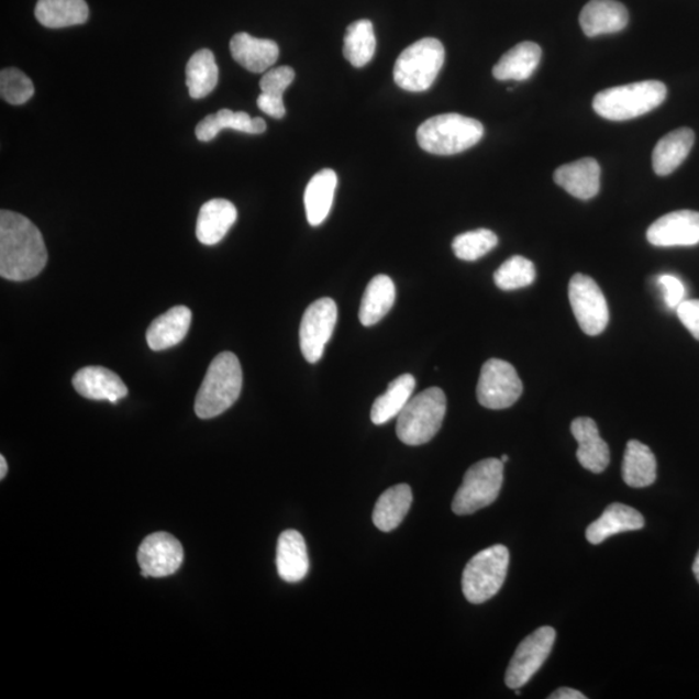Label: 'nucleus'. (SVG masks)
<instances>
[{"mask_svg":"<svg viewBox=\"0 0 699 699\" xmlns=\"http://www.w3.org/2000/svg\"><path fill=\"white\" fill-rule=\"evenodd\" d=\"M48 260L45 238L36 225L14 211H0V275L26 281L38 276Z\"/></svg>","mask_w":699,"mask_h":699,"instance_id":"nucleus-1","label":"nucleus"},{"mask_svg":"<svg viewBox=\"0 0 699 699\" xmlns=\"http://www.w3.org/2000/svg\"><path fill=\"white\" fill-rule=\"evenodd\" d=\"M242 389L243 369L237 356L230 352L215 356L196 397V414L203 420L220 417L236 403Z\"/></svg>","mask_w":699,"mask_h":699,"instance_id":"nucleus-2","label":"nucleus"},{"mask_svg":"<svg viewBox=\"0 0 699 699\" xmlns=\"http://www.w3.org/2000/svg\"><path fill=\"white\" fill-rule=\"evenodd\" d=\"M482 123L456 113L441 114L426 120L418 130L422 149L436 156L457 155L475 147L482 140Z\"/></svg>","mask_w":699,"mask_h":699,"instance_id":"nucleus-3","label":"nucleus"},{"mask_svg":"<svg viewBox=\"0 0 699 699\" xmlns=\"http://www.w3.org/2000/svg\"><path fill=\"white\" fill-rule=\"evenodd\" d=\"M667 97V87L659 81H643L611 87L596 95L595 112L610 121L637 119L658 108Z\"/></svg>","mask_w":699,"mask_h":699,"instance_id":"nucleus-4","label":"nucleus"},{"mask_svg":"<svg viewBox=\"0 0 699 699\" xmlns=\"http://www.w3.org/2000/svg\"><path fill=\"white\" fill-rule=\"evenodd\" d=\"M447 399L440 388L421 391L398 414L397 435L407 446L431 442L446 417Z\"/></svg>","mask_w":699,"mask_h":699,"instance_id":"nucleus-5","label":"nucleus"},{"mask_svg":"<svg viewBox=\"0 0 699 699\" xmlns=\"http://www.w3.org/2000/svg\"><path fill=\"white\" fill-rule=\"evenodd\" d=\"M444 47L435 38L413 43L399 55L395 67V81L400 89L422 92L431 89L444 64Z\"/></svg>","mask_w":699,"mask_h":699,"instance_id":"nucleus-6","label":"nucleus"},{"mask_svg":"<svg viewBox=\"0 0 699 699\" xmlns=\"http://www.w3.org/2000/svg\"><path fill=\"white\" fill-rule=\"evenodd\" d=\"M509 566V551L493 545L477 553L463 573V593L471 603H484L498 595L504 585Z\"/></svg>","mask_w":699,"mask_h":699,"instance_id":"nucleus-7","label":"nucleus"},{"mask_svg":"<svg viewBox=\"0 0 699 699\" xmlns=\"http://www.w3.org/2000/svg\"><path fill=\"white\" fill-rule=\"evenodd\" d=\"M502 480H504V463L499 458H486L471 465L465 473L461 489L455 495L454 513L468 515L491 506L499 497Z\"/></svg>","mask_w":699,"mask_h":699,"instance_id":"nucleus-8","label":"nucleus"},{"mask_svg":"<svg viewBox=\"0 0 699 699\" xmlns=\"http://www.w3.org/2000/svg\"><path fill=\"white\" fill-rule=\"evenodd\" d=\"M523 385L511 363L490 359L480 369L477 398L489 410H506L520 399Z\"/></svg>","mask_w":699,"mask_h":699,"instance_id":"nucleus-9","label":"nucleus"},{"mask_svg":"<svg viewBox=\"0 0 699 699\" xmlns=\"http://www.w3.org/2000/svg\"><path fill=\"white\" fill-rule=\"evenodd\" d=\"M569 298L575 319L588 336H599L609 324L606 296L587 275L575 274L569 284Z\"/></svg>","mask_w":699,"mask_h":699,"instance_id":"nucleus-10","label":"nucleus"},{"mask_svg":"<svg viewBox=\"0 0 699 699\" xmlns=\"http://www.w3.org/2000/svg\"><path fill=\"white\" fill-rule=\"evenodd\" d=\"M556 631L548 625L537 629L524 639L509 664L506 674L508 688L521 689L526 686L539 669L548 659L553 644H555Z\"/></svg>","mask_w":699,"mask_h":699,"instance_id":"nucleus-11","label":"nucleus"},{"mask_svg":"<svg viewBox=\"0 0 699 699\" xmlns=\"http://www.w3.org/2000/svg\"><path fill=\"white\" fill-rule=\"evenodd\" d=\"M337 318V304L328 297L320 298L304 311L300 326V345L306 360L314 364L322 359Z\"/></svg>","mask_w":699,"mask_h":699,"instance_id":"nucleus-12","label":"nucleus"},{"mask_svg":"<svg viewBox=\"0 0 699 699\" xmlns=\"http://www.w3.org/2000/svg\"><path fill=\"white\" fill-rule=\"evenodd\" d=\"M185 552L177 537L156 533L144 539L137 551L144 578H166L177 573L184 564Z\"/></svg>","mask_w":699,"mask_h":699,"instance_id":"nucleus-13","label":"nucleus"},{"mask_svg":"<svg viewBox=\"0 0 699 699\" xmlns=\"http://www.w3.org/2000/svg\"><path fill=\"white\" fill-rule=\"evenodd\" d=\"M654 246H695L699 244V213L694 210L673 211L655 221L646 232Z\"/></svg>","mask_w":699,"mask_h":699,"instance_id":"nucleus-14","label":"nucleus"},{"mask_svg":"<svg viewBox=\"0 0 699 699\" xmlns=\"http://www.w3.org/2000/svg\"><path fill=\"white\" fill-rule=\"evenodd\" d=\"M73 386L79 396L91 400H107L116 404L127 397V386L119 375L104 367H85L73 377Z\"/></svg>","mask_w":699,"mask_h":699,"instance_id":"nucleus-15","label":"nucleus"},{"mask_svg":"<svg viewBox=\"0 0 699 699\" xmlns=\"http://www.w3.org/2000/svg\"><path fill=\"white\" fill-rule=\"evenodd\" d=\"M572 433L578 442L577 458L582 468L600 475L610 463V450L603 441L596 422L589 418L573 421Z\"/></svg>","mask_w":699,"mask_h":699,"instance_id":"nucleus-16","label":"nucleus"},{"mask_svg":"<svg viewBox=\"0 0 699 699\" xmlns=\"http://www.w3.org/2000/svg\"><path fill=\"white\" fill-rule=\"evenodd\" d=\"M601 167L595 158L558 167L553 175L556 185L579 200H591L600 191Z\"/></svg>","mask_w":699,"mask_h":699,"instance_id":"nucleus-17","label":"nucleus"},{"mask_svg":"<svg viewBox=\"0 0 699 699\" xmlns=\"http://www.w3.org/2000/svg\"><path fill=\"white\" fill-rule=\"evenodd\" d=\"M580 26L587 36L614 34L629 25V11L615 0H591L580 13Z\"/></svg>","mask_w":699,"mask_h":699,"instance_id":"nucleus-18","label":"nucleus"},{"mask_svg":"<svg viewBox=\"0 0 699 699\" xmlns=\"http://www.w3.org/2000/svg\"><path fill=\"white\" fill-rule=\"evenodd\" d=\"M644 526V517L635 508L614 502L606 509L600 519L589 524L586 536L589 543L597 545L611 536L641 530Z\"/></svg>","mask_w":699,"mask_h":699,"instance_id":"nucleus-19","label":"nucleus"},{"mask_svg":"<svg viewBox=\"0 0 699 699\" xmlns=\"http://www.w3.org/2000/svg\"><path fill=\"white\" fill-rule=\"evenodd\" d=\"M237 220L236 207L229 200H210L200 209L196 236L203 245H217L221 243L228 232Z\"/></svg>","mask_w":699,"mask_h":699,"instance_id":"nucleus-20","label":"nucleus"},{"mask_svg":"<svg viewBox=\"0 0 699 699\" xmlns=\"http://www.w3.org/2000/svg\"><path fill=\"white\" fill-rule=\"evenodd\" d=\"M230 49L235 62L253 73L267 71L279 58L278 43L254 38L247 33L233 35Z\"/></svg>","mask_w":699,"mask_h":699,"instance_id":"nucleus-21","label":"nucleus"},{"mask_svg":"<svg viewBox=\"0 0 699 699\" xmlns=\"http://www.w3.org/2000/svg\"><path fill=\"white\" fill-rule=\"evenodd\" d=\"M192 323V312L186 306H175L164 315L153 320L147 331L148 346L153 352H163L180 344Z\"/></svg>","mask_w":699,"mask_h":699,"instance_id":"nucleus-22","label":"nucleus"},{"mask_svg":"<svg viewBox=\"0 0 699 699\" xmlns=\"http://www.w3.org/2000/svg\"><path fill=\"white\" fill-rule=\"evenodd\" d=\"M279 577L288 582L301 581L309 574V555L303 536L296 530H287L279 537L276 552Z\"/></svg>","mask_w":699,"mask_h":699,"instance_id":"nucleus-23","label":"nucleus"},{"mask_svg":"<svg viewBox=\"0 0 699 699\" xmlns=\"http://www.w3.org/2000/svg\"><path fill=\"white\" fill-rule=\"evenodd\" d=\"M695 145V133L688 127L668 133L655 145L653 169L659 177L673 174L687 157Z\"/></svg>","mask_w":699,"mask_h":699,"instance_id":"nucleus-24","label":"nucleus"},{"mask_svg":"<svg viewBox=\"0 0 699 699\" xmlns=\"http://www.w3.org/2000/svg\"><path fill=\"white\" fill-rule=\"evenodd\" d=\"M337 185V174L324 169L315 174L306 187L304 209L312 228H318L330 215Z\"/></svg>","mask_w":699,"mask_h":699,"instance_id":"nucleus-25","label":"nucleus"},{"mask_svg":"<svg viewBox=\"0 0 699 699\" xmlns=\"http://www.w3.org/2000/svg\"><path fill=\"white\" fill-rule=\"evenodd\" d=\"M542 58V48L533 42L517 45L495 65L492 75L499 81H524L533 76Z\"/></svg>","mask_w":699,"mask_h":699,"instance_id":"nucleus-26","label":"nucleus"},{"mask_svg":"<svg viewBox=\"0 0 699 699\" xmlns=\"http://www.w3.org/2000/svg\"><path fill=\"white\" fill-rule=\"evenodd\" d=\"M224 129L240 131L245 134H264L267 125L264 119L252 116L245 112H232L221 109L215 114H209L196 127V136L200 142H210Z\"/></svg>","mask_w":699,"mask_h":699,"instance_id":"nucleus-27","label":"nucleus"},{"mask_svg":"<svg viewBox=\"0 0 699 699\" xmlns=\"http://www.w3.org/2000/svg\"><path fill=\"white\" fill-rule=\"evenodd\" d=\"M622 475L625 485L643 489L657 479V461L652 450L644 443L632 440L625 447Z\"/></svg>","mask_w":699,"mask_h":699,"instance_id":"nucleus-28","label":"nucleus"},{"mask_svg":"<svg viewBox=\"0 0 699 699\" xmlns=\"http://www.w3.org/2000/svg\"><path fill=\"white\" fill-rule=\"evenodd\" d=\"M413 497L411 487L397 485L386 490L378 498L374 509V523L384 533H390L403 522L412 506Z\"/></svg>","mask_w":699,"mask_h":699,"instance_id":"nucleus-29","label":"nucleus"},{"mask_svg":"<svg viewBox=\"0 0 699 699\" xmlns=\"http://www.w3.org/2000/svg\"><path fill=\"white\" fill-rule=\"evenodd\" d=\"M89 14L85 0H38L35 5L36 20L49 29L82 25Z\"/></svg>","mask_w":699,"mask_h":699,"instance_id":"nucleus-30","label":"nucleus"},{"mask_svg":"<svg viewBox=\"0 0 699 699\" xmlns=\"http://www.w3.org/2000/svg\"><path fill=\"white\" fill-rule=\"evenodd\" d=\"M396 302V286L389 276L377 275L369 281L360 303L359 319L364 326H373L391 310Z\"/></svg>","mask_w":699,"mask_h":699,"instance_id":"nucleus-31","label":"nucleus"},{"mask_svg":"<svg viewBox=\"0 0 699 699\" xmlns=\"http://www.w3.org/2000/svg\"><path fill=\"white\" fill-rule=\"evenodd\" d=\"M414 388H417V380L410 374L399 376L395 381H391L385 395L375 400L373 411H370V420L374 424L384 425L397 418L410 402Z\"/></svg>","mask_w":699,"mask_h":699,"instance_id":"nucleus-32","label":"nucleus"},{"mask_svg":"<svg viewBox=\"0 0 699 699\" xmlns=\"http://www.w3.org/2000/svg\"><path fill=\"white\" fill-rule=\"evenodd\" d=\"M295 78L296 71L290 67H279L267 70L259 82L262 93L257 99V106L260 111L269 116H274V119H282L287 113L282 95L287 91L291 82L295 81Z\"/></svg>","mask_w":699,"mask_h":699,"instance_id":"nucleus-33","label":"nucleus"},{"mask_svg":"<svg viewBox=\"0 0 699 699\" xmlns=\"http://www.w3.org/2000/svg\"><path fill=\"white\" fill-rule=\"evenodd\" d=\"M218 79H220V69H218L214 54L210 49H200L189 58L186 67V85L189 97L192 99L207 98L209 93L214 91Z\"/></svg>","mask_w":699,"mask_h":699,"instance_id":"nucleus-34","label":"nucleus"},{"mask_svg":"<svg viewBox=\"0 0 699 699\" xmlns=\"http://www.w3.org/2000/svg\"><path fill=\"white\" fill-rule=\"evenodd\" d=\"M374 24L369 20H358L346 29L344 55L355 68H363L373 60L376 53Z\"/></svg>","mask_w":699,"mask_h":699,"instance_id":"nucleus-35","label":"nucleus"},{"mask_svg":"<svg viewBox=\"0 0 699 699\" xmlns=\"http://www.w3.org/2000/svg\"><path fill=\"white\" fill-rule=\"evenodd\" d=\"M536 279V269L528 258L514 256L504 262L493 275V281L501 290H515L531 286Z\"/></svg>","mask_w":699,"mask_h":699,"instance_id":"nucleus-36","label":"nucleus"},{"mask_svg":"<svg viewBox=\"0 0 699 699\" xmlns=\"http://www.w3.org/2000/svg\"><path fill=\"white\" fill-rule=\"evenodd\" d=\"M498 243V236L492 231L479 229L456 236L453 249L458 259L473 262L486 256Z\"/></svg>","mask_w":699,"mask_h":699,"instance_id":"nucleus-37","label":"nucleus"},{"mask_svg":"<svg viewBox=\"0 0 699 699\" xmlns=\"http://www.w3.org/2000/svg\"><path fill=\"white\" fill-rule=\"evenodd\" d=\"M32 79L25 73L16 69H3L0 73V93L3 100L12 106L25 104L34 95Z\"/></svg>","mask_w":699,"mask_h":699,"instance_id":"nucleus-38","label":"nucleus"},{"mask_svg":"<svg viewBox=\"0 0 699 699\" xmlns=\"http://www.w3.org/2000/svg\"><path fill=\"white\" fill-rule=\"evenodd\" d=\"M659 286L665 290V302L668 309L676 310L683 301H686V287L674 275H662Z\"/></svg>","mask_w":699,"mask_h":699,"instance_id":"nucleus-39","label":"nucleus"},{"mask_svg":"<svg viewBox=\"0 0 699 699\" xmlns=\"http://www.w3.org/2000/svg\"><path fill=\"white\" fill-rule=\"evenodd\" d=\"M680 322L699 341V300H686L676 309Z\"/></svg>","mask_w":699,"mask_h":699,"instance_id":"nucleus-40","label":"nucleus"},{"mask_svg":"<svg viewBox=\"0 0 699 699\" xmlns=\"http://www.w3.org/2000/svg\"><path fill=\"white\" fill-rule=\"evenodd\" d=\"M579 690L573 688H559L550 696V699H586Z\"/></svg>","mask_w":699,"mask_h":699,"instance_id":"nucleus-41","label":"nucleus"},{"mask_svg":"<svg viewBox=\"0 0 699 699\" xmlns=\"http://www.w3.org/2000/svg\"><path fill=\"white\" fill-rule=\"evenodd\" d=\"M9 471V465H7L4 456H0V479H4Z\"/></svg>","mask_w":699,"mask_h":699,"instance_id":"nucleus-42","label":"nucleus"},{"mask_svg":"<svg viewBox=\"0 0 699 699\" xmlns=\"http://www.w3.org/2000/svg\"><path fill=\"white\" fill-rule=\"evenodd\" d=\"M694 573H695L696 578H697V580H698V582H699V551H698V555H697V557H696V559H695V564H694Z\"/></svg>","mask_w":699,"mask_h":699,"instance_id":"nucleus-43","label":"nucleus"},{"mask_svg":"<svg viewBox=\"0 0 699 699\" xmlns=\"http://www.w3.org/2000/svg\"><path fill=\"white\" fill-rule=\"evenodd\" d=\"M500 461H501L502 463H508V462H509V457H508L507 455H502V456H501V458H500Z\"/></svg>","mask_w":699,"mask_h":699,"instance_id":"nucleus-44","label":"nucleus"}]
</instances>
